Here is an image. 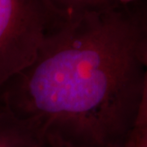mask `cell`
I'll return each instance as SVG.
<instances>
[{"instance_id":"obj_1","label":"cell","mask_w":147,"mask_h":147,"mask_svg":"<svg viewBox=\"0 0 147 147\" xmlns=\"http://www.w3.org/2000/svg\"><path fill=\"white\" fill-rule=\"evenodd\" d=\"M147 38L113 6L54 23L36 58L0 92L16 115L83 147H125L146 68Z\"/></svg>"},{"instance_id":"obj_3","label":"cell","mask_w":147,"mask_h":147,"mask_svg":"<svg viewBox=\"0 0 147 147\" xmlns=\"http://www.w3.org/2000/svg\"><path fill=\"white\" fill-rule=\"evenodd\" d=\"M0 147H48V136L34 123L16 115L0 99Z\"/></svg>"},{"instance_id":"obj_5","label":"cell","mask_w":147,"mask_h":147,"mask_svg":"<svg viewBox=\"0 0 147 147\" xmlns=\"http://www.w3.org/2000/svg\"><path fill=\"white\" fill-rule=\"evenodd\" d=\"M147 127V59H146V68L142 88V97L138 108L137 119L135 123L134 128H141ZM133 128V129H134Z\"/></svg>"},{"instance_id":"obj_7","label":"cell","mask_w":147,"mask_h":147,"mask_svg":"<svg viewBox=\"0 0 147 147\" xmlns=\"http://www.w3.org/2000/svg\"><path fill=\"white\" fill-rule=\"evenodd\" d=\"M47 135H48V147H83L74 145L70 142L62 140L61 138L56 137L52 134H47Z\"/></svg>"},{"instance_id":"obj_2","label":"cell","mask_w":147,"mask_h":147,"mask_svg":"<svg viewBox=\"0 0 147 147\" xmlns=\"http://www.w3.org/2000/svg\"><path fill=\"white\" fill-rule=\"evenodd\" d=\"M53 19L42 0H0V92L34 61Z\"/></svg>"},{"instance_id":"obj_6","label":"cell","mask_w":147,"mask_h":147,"mask_svg":"<svg viewBox=\"0 0 147 147\" xmlns=\"http://www.w3.org/2000/svg\"><path fill=\"white\" fill-rule=\"evenodd\" d=\"M125 147H147V127L134 128Z\"/></svg>"},{"instance_id":"obj_4","label":"cell","mask_w":147,"mask_h":147,"mask_svg":"<svg viewBox=\"0 0 147 147\" xmlns=\"http://www.w3.org/2000/svg\"><path fill=\"white\" fill-rule=\"evenodd\" d=\"M58 21H65L88 12L111 7L110 0H42Z\"/></svg>"}]
</instances>
